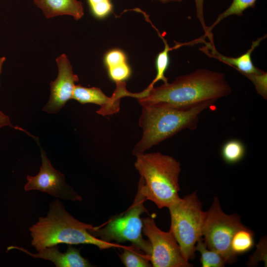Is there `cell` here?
Masks as SVG:
<instances>
[{
    "instance_id": "cell-1",
    "label": "cell",
    "mask_w": 267,
    "mask_h": 267,
    "mask_svg": "<svg viewBox=\"0 0 267 267\" xmlns=\"http://www.w3.org/2000/svg\"><path fill=\"white\" fill-rule=\"evenodd\" d=\"M231 91L224 74L198 69L177 77L172 83L152 88L137 100L142 107L158 105L185 109L205 102H215Z\"/></svg>"
},
{
    "instance_id": "cell-2",
    "label": "cell",
    "mask_w": 267,
    "mask_h": 267,
    "mask_svg": "<svg viewBox=\"0 0 267 267\" xmlns=\"http://www.w3.org/2000/svg\"><path fill=\"white\" fill-rule=\"evenodd\" d=\"M93 227L90 224L76 219L65 210L63 204L56 199L50 203L47 216L40 217L38 221L30 227L31 244L38 252L60 243L71 245L91 244L100 250L129 247L105 242L93 236L88 231Z\"/></svg>"
},
{
    "instance_id": "cell-3",
    "label": "cell",
    "mask_w": 267,
    "mask_h": 267,
    "mask_svg": "<svg viewBox=\"0 0 267 267\" xmlns=\"http://www.w3.org/2000/svg\"><path fill=\"white\" fill-rule=\"evenodd\" d=\"M214 103L205 102L185 109L158 105L142 107L138 126L142 129V135L133 154L143 153L185 129L194 130L200 113Z\"/></svg>"
},
{
    "instance_id": "cell-4",
    "label": "cell",
    "mask_w": 267,
    "mask_h": 267,
    "mask_svg": "<svg viewBox=\"0 0 267 267\" xmlns=\"http://www.w3.org/2000/svg\"><path fill=\"white\" fill-rule=\"evenodd\" d=\"M134 163L140 175L139 181L146 200L159 208H168L179 200L180 163L174 157L160 152L135 156Z\"/></svg>"
},
{
    "instance_id": "cell-5",
    "label": "cell",
    "mask_w": 267,
    "mask_h": 267,
    "mask_svg": "<svg viewBox=\"0 0 267 267\" xmlns=\"http://www.w3.org/2000/svg\"><path fill=\"white\" fill-rule=\"evenodd\" d=\"M145 200L139 181L134 202L128 209L111 217L102 225L93 226L88 231L93 236L105 242H130L133 246L150 257L152 253L151 244L148 240L144 239L142 235L143 222L140 215L145 212L148 213L144 206Z\"/></svg>"
},
{
    "instance_id": "cell-6",
    "label": "cell",
    "mask_w": 267,
    "mask_h": 267,
    "mask_svg": "<svg viewBox=\"0 0 267 267\" xmlns=\"http://www.w3.org/2000/svg\"><path fill=\"white\" fill-rule=\"evenodd\" d=\"M202 207L196 192L180 198L168 207L171 221L169 231L188 261L194 258L195 245L202 238L206 212Z\"/></svg>"
},
{
    "instance_id": "cell-7",
    "label": "cell",
    "mask_w": 267,
    "mask_h": 267,
    "mask_svg": "<svg viewBox=\"0 0 267 267\" xmlns=\"http://www.w3.org/2000/svg\"><path fill=\"white\" fill-rule=\"evenodd\" d=\"M245 227L237 214L228 215L223 212L218 198L215 197L206 212L203 239L208 249L221 254L226 264H232L236 256L231 251L232 238L237 230Z\"/></svg>"
},
{
    "instance_id": "cell-8",
    "label": "cell",
    "mask_w": 267,
    "mask_h": 267,
    "mask_svg": "<svg viewBox=\"0 0 267 267\" xmlns=\"http://www.w3.org/2000/svg\"><path fill=\"white\" fill-rule=\"evenodd\" d=\"M142 232L152 247L150 262L153 267H190L173 234L159 229L151 217L142 219Z\"/></svg>"
},
{
    "instance_id": "cell-9",
    "label": "cell",
    "mask_w": 267,
    "mask_h": 267,
    "mask_svg": "<svg viewBox=\"0 0 267 267\" xmlns=\"http://www.w3.org/2000/svg\"><path fill=\"white\" fill-rule=\"evenodd\" d=\"M40 148L42 165L40 171L35 176H27L25 190H37L63 200L81 201L82 197L66 183L64 175L52 167L45 152Z\"/></svg>"
},
{
    "instance_id": "cell-10",
    "label": "cell",
    "mask_w": 267,
    "mask_h": 267,
    "mask_svg": "<svg viewBox=\"0 0 267 267\" xmlns=\"http://www.w3.org/2000/svg\"><path fill=\"white\" fill-rule=\"evenodd\" d=\"M58 69L56 79L50 84L49 99L43 110L49 113H57L72 99L75 83L79 81L78 76L74 74L72 66L67 56L62 54L56 58Z\"/></svg>"
},
{
    "instance_id": "cell-11",
    "label": "cell",
    "mask_w": 267,
    "mask_h": 267,
    "mask_svg": "<svg viewBox=\"0 0 267 267\" xmlns=\"http://www.w3.org/2000/svg\"><path fill=\"white\" fill-rule=\"evenodd\" d=\"M127 95V90L122 87H116L112 95L108 97L99 88H87L78 85L75 86L72 99L82 104L93 103L99 105L100 107L96 113L105 116L118 112L120 99Z\"/></svg>"
},
{
    "instance_id": "cell-12",
    "label": "cell",
    "mask_w": 267,
    "mask_h": 267,
    "mask_svg": "<svg viewBox=\"0 0 267 267\" xmlns=\"http://www.w3.org/2000/svg\"><path fill=\"white\" fill-rule=\"evenodd\" d=\"M12 249L20 250L35 258L51 261L56 267H92L87 259L82 256L80 249L72 247L71 245H68L67 250L64 253L59 251L57 245L45 248L34 254L23 247L13 245L8 247L7 251Z\"/></svg>"
},
{
    "instance_id": "cell-13",
    "label": "cell",
    "mask_w": 267,
    "mask_h": 267,
    "mask_svg": "<svg viewBox=\"0 0 267 267\" xmlns=\"http://www.w3.org/2000/svg\"><path fill=\"white\" fill-rule=\"evenodd\" d=\"M266 37L267 35L252 42L251 47L243 54L237 57H227L222 55L216 50L214 43H207L204 41L203 42L206 45L205 46L200 49L209 57L217 59L232 66L245 76L251 74H259L264 71L254 66L251 59V54Z\"/></svg>"
},
{
    "instance_id": "cell-14",
    "label": "cell",
    "mask_w": 267,
    "mask_h": 267,
    "mask_svg": "<svg viewBox=\"0 0 267 267\" xmlns=\"http://www.w3.org/2000/svg\"><path fill=\"white\" fill-rule=\"evenodd\" d=\"M47 18L67 15L75 20L84 15L82 2L77 0H33Z\"/></svg>"
},
{
    "instance_id": "cell-15",
    "label": "cell",
    "mask_w": 267,
    "mask_h": 267,
    "mask_svg": "<svg viewBox=\"0 0 267 267\" xmlns=\"http://www.w3.org/2000/svg\"><path fill=\"white\" fill-rule=\"evenodd\" d=\"M103 62L109 78L116 84L125 82L132 75L126 54L119 48L108 50L104 55Z\"/></svg>"
},
{
    "instance_id": "cell-16",
    "label": "cell",
    "mask_w": 267,
    "mask_h": 267,
    "mask_svg": "<svg viewBox=\"0 0 267 267\" xmlns=\"http://www.w3.org/2000/svg\"><path fill=\"white\" fill-rule=\"evenodd\" d=\"M256 1L257 0H233L230 5L218 16L211 26L208 27L205 35L201 38L207 37L210 40L213 39L211 31L222 20L232 15L242 16L243 12L245 9L249 7L254 8L255 6Z\"/></svg>"
},
{
    "instance_id": "cell-17",
    "label": "cell",
    "mask_w": 267,
    "mask_h": 267,
    "mask_svg": "<svg viewBox=\"0 0 267 267\" xmlns=\"http://www.w3.org/2000/svg\"><path fill=\"white\" fill-rule=\"evenodd\" d=\"M254 232L246 226L237 230L231 242V249L236 256L249 251L254 244Z\"/></svg>"
},
{
    "instance_id": "cell-18",
    "label": "cell",
    "mask_w": 267,
    "mask_h": 267,
    "mask_svg": "<svg viewBox=\"0 0 267 267\" xmlns=\"http://www.w3.org/2000/svg\"><path fill=\"white\" fill-rule=\"evenodd\" d=\"M158 32V35L161 38L164 43V48L163 50L161 51L157 55L155 61V65L156 69V75L152 82L146 88L148 90H150L152 88L156 83L161 80L164 82V84L167 83L168 78L165 76V73L166 72L170 63L169 52L175 47L171 48L168 44L167 41L164 38L160 32L155 28Z\"/></svg>"
},
{
    "instance_id": "cell-19",
    "label": "cell",
    "mask_w": 267,
    "mask_h": 267,
    "mask_svg": "<svg viewBox=\"0 0 267 267\" xmlns=\"http://www.w3.org/2000/svg\"><path fill=\"white\" fill-rule=\"evenodd\" d=\"M123 252L119 255L122 263L126 267H152L150 256L141 253L140 250L132 245L124 248Z\"/></svg>"
},
{
    "instance_id": "cell-20",
    "label": "cell",
    "mask_w": 267,
    "mask_h": 267,
    "mask_svg": "<svg viewBox=\"0 0 267 267\" xmlns=\"http://www.w3.org/2000/svg\"><path fill=\"white\" fill-rule=\"evenodd\" d=\"M195 251H199L201 254L200 262L202 267H222L226 264L221 254L207 248L202 238L197 241Z\"/></svg>"
},
{
    "instance_id": "cell-21",
    "label": "cell",
    "mask_w": 267,
    "mask_h": 267,
    "mask_svg": "<svg viewBox=\"0 0 267 267\" xmlns=\"http://www.w3.org/2000/svg\"><path fill=\"white\" fill-rule=\"evenodd\" d=\"M245 154L243 143L238 139L226 142L222 147L221 154L224 161L228 164H234L241 161Z\"/></svg>"
},
{
    "instance_id": "cell-22",
    "label": "cell",
    "mask_w": 267,
    "mask_h": 267,
    "mask_svg": "<svg viewBox=\"0 0 267 267\" xmlns=\"http://www.w3.org/2000/svg\"><path fill=\"white\" fill-rule=\"evenodd\" d=\"M90 11L96 18L101 19L108 16L113 10L110 0H87Z\"/></svg>"
},
{
    "instance_id": "cell-23",
    "label": "cell",
    "mask_w": 267,
    "mask_h": 267,
    "mask_svg": "<svg viewBox=\"0 0 267 267\" xmlns=\"http://www.w3.org/2000/svg\"><path fill=\"white\" fill-rule=\"evenodd\" d=\"M254 84L257 92L265 99L267 97V74L266 72L259 74L246 76Z\"/></svg>"
},
{
    "instance_id": "cell-24",
    "label": "cell",
    "mask_w": 267,
    "mask_h": 267,
    "mask_svg": "<svg viewBox=\"0 0 267 267\" xmlns=\"http://www.w3.org/2000/svg\"><path fill=\"white\" fill-rule=\"evenodd\" d=\"M5 60V57L3 56L0 57V75L1 74L3 63ZM4 126H9L11 128H14L16 130L21 131H23V129L18 126H13L10 121L9 117L7 115H5L0 110V129Z\"/></svg>"
},
{
    "instance_id": "cell-25",
    "label": "cell",
    "mask_w": 267,
    "mask_h": 267,
    "mask_svg": "<svg viewBox=\"0 0 267 267\" xmlns=\"http://www.w3.org/2000/svg\"><path fill=\"white\" fill-rule=\"evenodd\" d=\"M204 0H194L196 8V15L205 33L207 31L208 27L206 26L204 19Z\"/></svg>"
},
{
    "instance_id": "cell-26",
    "label": "cell",
    "mask_w": 267,
    "mask_h": 267,
    "mask_svg": "<svg viewBox=\"0 0 267 267\" xmlns=\"http://www.w3.org/2000/svg\"><path fill=\"white\" fill-rule=\"evenodd\" d=\"M158 0L162 3H167L171 1L175 2H181L183 0Z\"/></svg>"
}]
</instances>
